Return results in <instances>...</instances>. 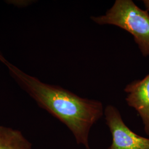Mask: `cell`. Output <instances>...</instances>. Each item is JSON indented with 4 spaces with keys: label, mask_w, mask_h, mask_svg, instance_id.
Listing matches in <instances>:
<instances>
[{
    "label": "cell",
    "mask_w": 149,
    "mask_h": 149,
    "mask_svg": "<svg viewBox=\"0 0 149 149\" xmlns=\"http://www.w3.org/2000/svg\"><path fill=\"white\" fill-rule=\"evenodd\" d=\"M0 62L39 106L65 125L77 144L85 149H91V130L104 116V108L101 102L82 98L59 86L43 82L23 72L1 53Z\"/></svg>",
    "instance_id": "1"
},
{
    "label": "cell",
    "mask_w": 149,
    "mask_h": 149,
    "mask_svg": "<svg viewBox=\"0 0 149 149\" xmlns=\"http://www.w3.org/2000/svg\"><path fill=\"white\" fill-rule=\"evenodd\" d=\"M99 25H113L129 32L144 56H149V13L132 0H116L103 15L91 16Z\"/></svg>",
    "instance_id": "2"
},
{
    "label": "cell",
    "mask_w": 149,
    "mask_h": 149,
    "mask_svg": "<svg viewBox=\"0 0 149 149\" xmlns=\"http://www.w3.org/2000/svg\"><path fill=\"white\" fill-rule=\"evenodd\" d=\"M104 116L112 137V143L107 149H149V138L139 135L129 128L117 107L108 105Z\"/></svg>",
    "instance_id": "3"
},
{
    "label": "cell",
    "mask_w": 149,
    "mask_h": 149,
    "mask_svg": "<svg viewBox=\"0 0 149 149\" xmlns=\"http://www.w3.org/2000/svg\"><path fill=\"white\" fill-rule=\"evenodd\" d=\"M125 101L141 118L145 133L149 135V74L143 79L135 80L126 86Z\"/></svg>",
    "instance_id": "4"
},
{
    "label": "cell",
    "mask_w": 149,
    "mask_h": 149,
    "mask_svg": "<svg viewBox=\"0 0 149 149\" xmlns=\"http://www.w3.org/2000/svg\"><path fill=\"white\" fill-rule=\"evenodd\" d=\"M0 149H32V144L19 130L0 125Z\"/></svg>",
    "instance_id": "5"
},
{
    "label": "cell",
    "mask_w": 149,
    "mask_h": 149,
    "mask_svg": "<svg viewBox=\"0 0 149 149\" xmlns=\"http://www.w3.org/2000/svg\"><path fill=\"white\" fill-rule=\"evenodd\" d=\"M143 3H144L145 7L146 8V11H149V0H144L143 1Z\"/></svg>",
    "instance_id": "6"
}]
</instances>
